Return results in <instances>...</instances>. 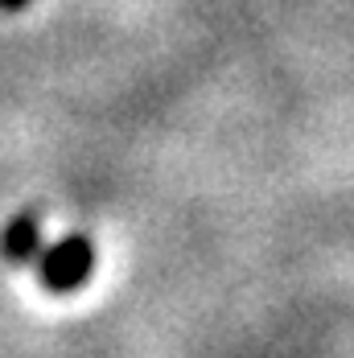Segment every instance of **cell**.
<instances>
[{
  "mask_svg": "<svg viewBox=\"0 0 354 358\" xmlns=\"http://www.w3.org/2000/svg\"><path fill=\"white\" fill-rule=\"evenodd\" d=\"M91 268H95V251L87 243V235H66L62 243H54L37 255V276L54 292H71V288L87 285Z\"/></svg>",
  "mask_w": 354,
  "mask_h": 358,
  "instance_id": "obj_1",
  "label": "cell"
},
{
  "mask_svg": "<svg viewBox=\"0 0 354 358\" xmlns=\"http://www.w3.org/2000/svg\"><path fill=\"white\" fill-rule=\"evenodd\" d=\"M4 255L8 259H29V255H41V227H37V215H17L4 231Z\"/></svg>",
  "mask_w": 354,
  "mask_h": 358,
  "instance_id": "obj_2",
  "label": "cell"
},
{
  "mask_svg": "<svg viewBox=\"0 0 354 358\" xmlns=\"http://www.w3.org/2000/svg\"><path fill=\"white\" fill-rule=\"evenodd\" d=\"M21 4H29V0H0V8H21Z\"/></svg>",
  "mask_w": 354,
  "mask_h": 358,
  "instance_id": "obj_3",
  "label": "cell"
}]
</instances>
